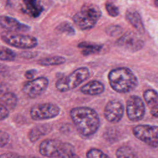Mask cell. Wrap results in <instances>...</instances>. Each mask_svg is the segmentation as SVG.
Wrapping results in <instances>:
<instances>
[{
    "mask_svg": "<svg viewBox=\"0 0 158 158\" xmlns=\"http://www.w3.org/2000/svg\"><path fill=\"white\" fill-rule=\"evenodd\" d=\"M70 116L73 123L80 135L89 137L98 130L101 121L97 112L91 107L78 106L72 108Z\"/></svg>",
    "mask_w": 158,
    "mask_h": 158,
    "instance_id": "1",
    "label": "cell"
},
{
    "mask_svg": "<svg viewBox=\"0 0 158 158\" xmlns=\"http://www.w3.org/2000/svg\"><path fill=\"white\" fill-rule=\"evenodd\" d=\"M107 77L111 88L118 93H129L138 85V78L134 73L125 67L111 70Z\"/></svg>",
    "mask_w": 158,
    "mask_h": 158,
    "instance_id": "2",
    "label": "cell"
},
{
    "mask_svg": "<svg viewBox=\"0 0 158 158\" xmlns=\"http://www.w3.org/2000/svg\"><path fill=\"white\" fill-rule=\"evenodd\" d=\"M101 16V11L95 4L87 3L83 5L80 10L73 17L75 25L81 30L92 28Z\"/></svg>",
    "mask_w": 158,
    "mask_h": 158,
    "instance_id": "3",
    "label": "cell"
},
{
    "mask_svg": "<svg viewBox=\"0 0 158 158\" xmlns=\"http://www.w3.org/2000/svg\"><path fill=\"white\" fill-rule=\"evenodd\" d=\"M90 72L88 67H81L77 69L69 75L59 78L56 83V88L60 92H67L77 88L88 80Z\"/></svg>",
    "mask_w": 158,
    "mask_h": 158,
    "instance_id": "4",
    "label": "cell"
},
{
    "mask_svg": "<svg viewBox=\"0 0 158 158\" xmlns=\"http://www.w3.org/2000/svg\"><path fill=\"white\" fill-rule=\"evenodd\" d=\"M39 152L46 157L58 158L64 154L75 152V148L72 144L59 139H46L40 143Z\"/></svg>",
    "mask_w": 158,
    "mask_h": 158,
    "instance_id": "5",
    "label": "cell"
},
{
    "mask_svg": "<svg viewBox=\"0 0 158 158\" xmlns=\"http://www.w3.org/2000/svg\"><path fill=\"white\" fill-rule=\"evenodd\" d=\"M60 112V107L52 102L38 103L33 105L30 109L31 119L36 121L54 118L57 117Z\"/></svg>",
    "mask_w": 158,
    "mask_h": 158,
    "instance_id": "6",
    "label": "cell"
},
{
    "mask_svg": "<svg viewBox=\"0 0 158 158\" xmlns=\"http://www.w3.org/2000/svg\"><path fill=\"white\" fill-rule=\"evenodd\" d=\"M133 134L146 144L158 148V126L138 125L133 128Z\"/></svg>",
    "mask_w": 158,
    "mask_h": 158,
    "instance_id": "7",
    "label": "cell"
},
{
    "mask_svg": "<svg viewBox=\"0 0 158 158\" xmlns=\"http://www.w3.org/2000/svg\"><path fill=\"white\" fill-rule=\"evenodd\" d=\"M1 39L6 44L20 49H31L38 44L37 39L30 35L7 33L2 35Z\"/></svg>",
    "mask_w": 158,
    "mask_h": 158,
    "instance_id": "8",
    "label": "cell"
},
{
    "mask_svg": "<svg viewBox=\"0 0 158 158\" xmlns=\"http://www.w3.org/2000/svg\"><path fill=\"white\" fill-rule=\"evenodd\" d=\"M49 80L45 77H40L26 82L22 87V92L27 97L35 99L41 96L47 89Z\"/></svg>",
    "mask_w": 158,
    "mask_h": 158,
    "instance_id": "9",
    "label": "cell"
},
{
    "mask_svg": "<svg viewBox=\"0 0 158 158\" xmlns=\"http://www.w3.org/2000/svg\"><path fill=\"white\" fill-rule=\"evenodd\" d=\"M126 112L130 121L141 120L145 114V106L141 98L136 95L130 96L126 103Z\"/></svg>",
    "mask_w": 158,
    "mask_h": 158,
    "instance_id": "10",
    "label": "cell"
},
{
    "mask_svg": "<svg viewBox=\"0 0 158 158\" xmlns=\"http://www.w3.org/2000/svg\"><path fill=\"white\" fill-rule=\"evenodd\" d=\"M103 114L107 122L111 123H117L121 120L123 116V105L118 100H110L106 104Z\"/></svg>",
    "mask_w": 158,
    "mask_h": 158,
    "instance_id": "11",
    "label": "cell"
},
{
    "mask_svg": "<svg viewBox=\"0 0 158 158\" xmlns=\"http://www.w3.org/2000/svg\"><path fill=\"white\" fill-rule=\"evenodd\" d=\"M119 46H122L131 52H136L144 46V42L132 32L125 33L117 42Z\"/></svg>",
    "mask_w": 158,
    "mask_h": 158,
    "instance_id": "12",
    "label": "cell"
},
{
    "mask_svg": "<svg viewBox=\"0 0 158 158\" xmlns=\"http://www.w3.org/2000/svg\"><path fill=\"white\" fill-rule=\"evenodd\" d=\"M0 25L2 28L10 31H27L30 29L29 26L20 23L14 18L8 16L1 17Z\"/></svg>",
    "mask_w": 158,
    "mask_h": 158,
    "instance_id": "13",
    "label": "cell"
},
{
    "mask_svg": "<svg viewBox=\"0 0 158 158\" xmlns=\"http://www.w3.org/2000/svg\"><path fill=\"white\" fill-rule=\"evenodd\" d=\"M52 128V125L48 123L35 126L28 131V138L31 143H35L41 137L50 133Z\"/></svg>",
    "mask_w": 158,
    "mask_h": 158,
    "instance_id": "14",
    "label": "cell"
},
{
    "mask_svg": "<svg viewBox=\"0 0 158 158\" xmlns=\"http://www.w3.org/2000/svg\"><path fill=\"white\" fill-rule=\"evenodd\" d=\"M105 90L104 84L98 80H91L80 88V91L84 94L97 96L102 94Z\"/></svg>",
    "mask_w": 158,
    "mask_h": 158,
    "instance_id": "15",
    "label": "cell"
},
{
    "mask_svg": "<svg viewBox=\"0 0 158 158\" xmlns=\"http://www.w3.org/2000/svg\"><path fill=\"white\" fill-rule=\"evenodd\" d=\"M127 20L140 33L144 32V27L139 14L135 10L128 9L125 14Z\"/></svg>",
    "mask_w": 158,
    "mask_h": 158,
    "instance_id": "16",
    "label": "cell"
},
{
    "mask_svg": "<svg viewBox=\"0 0 158 158\" xmlns=\"http://www.w3.org/2000/svg\"><path fill=\"white\" fill-rule=\"evenodd\" d=\"M23 2L27 13L34 18L38 17L43 11V7L39 0H23Z\"/></svg>",
    "mask_w": 158,
    "mask_h": 158,
    "instance_id": "17",
    "label": "cell"
},
{
    "mask_svg": "<svg viewBox=\"0 0 158 158\" xmlns=\"http://www.w3.org/2000/svg\"><path fill=\"white\" fill-rule=\"evenodd\" d=\"M18 102L17 95L12 92L4 93L1 96V104L4 105L10 110L15 108Z\"/></svg>",
    "mask_w": 158,
    "mask_h": 158,
    "instance_id": "18",
    "label": "cell"
},
{
    "mask_svg": "<svg viewBox=\"0 0 158 158\" xmlns=\"http://www.w3.org/2000/svg\"><path fill=\"white\" fill-rule=\"evenodd\" d=\"M78 47L81 49L83 55L88 56L99 52L102 46L90 42H81L78 44Z\"/></svg>",
    "mask_w": 158,
    "mask_h": 158,
    "instance_id": "19",
    "label": "cell"
},
{
    "mask_svg": "<svg viewBox=\"0 0 158 158\" xmlns=\"http://www.w3.org/2000/svg\"><path fill=\"white\" fill-rule=\"evenodd\" d=\"M65 58L62 56H52L49 57L44 58L38 61V64L43 66H51V65H59L63 64L65 62Z\"/></svg>",
    "mask_w": 158,
    "mask_h": 158,
    "instance_id": "20",
    "label": "cell"
},
{
    "mask_svg": "<svg viewBox=\"0 0 158 158\" xmlns=\"http://www.w3.org/2000/svg\"><path fill=\"white\" fill-rule=\"evenodd\" d=\"M117 158H138L136 152L129 146H122L115 151Z\"/></svg>",
    "mask_w": 158,
    "mask_h": 158,
    "instance_id": "21",
    "label": "cell"
},
{
    "mask_svg": "<svg viewBox=\"0 0 158 158\" xmlns=\"http://www.w3.org/2000/svg\"><path fill=\"white\" fill-rule=\"evenodd\" d=\"M143 98L147 104L152 107L157 102L158 93L154 89H148L144 91L143 93Z\"/></svg>",
    "mask_w": 158,
    "mask_h": 158,
    "instance_id": "22",
    "label": "cell"
},
{
    "mask_svg": "<svg viewBox=\"0 0 158 158\" xmlns=\"http://www.w3.org/2000/svg\"><path fill=\"white\" fill-rule=\"evenodd\" d=\"M15 57L16 54L14 51L8 48L1 46L0 53V59L1 60L12 61L15 59Z\"/></svg>",
    "mask_w": 158,
    "mask_h": 158,
    "instance_id": "23",
    "label": "cell"
},
{
    "mask_svg": "<svg viewBox=\"0 0 158 158\" xmlns=\"http://www.w3.org/2000/svg\"><path fill=\"white\" fill-rule=\"evenodd\" d=\"M86 158H109L107 154L98 148L89 149L86 152Z\"/></svg>",
    "mask_w": 158,
    "mask_h": 158,
    "instance_id": "24",
    "label": "cell"
},
{
    "mask_svg": "<svg viewBox=\"0 0 158 158\" xmlns=\"http://www.w3.org/2000/svg\"><path fill=\"white\" fill-rule=\"evenodd\" d=\"M56 30L59 33H64L69 35L75 34V30L73 27L70 25V23L67 22H63L60 23L58 27L56 28Z\"/></svg>",
    "mask_w": 158,
    "mask_h": 158,
    "instance_id": "25",
    "label": "cell"
},
{
    "mask_svg": "<svg viewBox=\"0 0 158 158\" xmlns=\"http://www.w3.org/2000/svg\"><path fill=\"white\" fill-rule=\"evenodd\" d=\"M106 9L109 15L111 17H117L119 14L118 7L111 2H107L106 3Z\"/></svg>",
    "mask_w": 158,
    "mask_h": 158,
    "instance_id": "26",
    "label": "cell"
},
{
    "mask_svg": "<svg viewBox=\"0 0 158 158\" xmlns=\"http://www.w3.org/2000/svg\"><path fill=\"white\" fill-rule=\"evenodd\" d=\"M122 32V28L118 25H112L108 27L106 29V33L112 36H115Z\"/></svg>",
    "mask_w": 158,
    "mask_h": 158,
    "instance_id": "27",
    "label": "cell"
},
{
    "mask_svg": "<svg viewBox=\"0 0 158 158\" xmlns=\"http://www.w3.org/2000/svg\"><path fill=\"white\" fill-rule=\"evenodd\" d=\"M0 158H38L34 156H22L15 152H6L1 154Z\"/></svg>",
    "mask_w": 158,
    "mask_h": 158,
    "instance_id": "28",
    "label": "cell"
},
{
    "mask_svg": "<svg viewBox=\"0 0 158 158\" xmlns=\"http://www.w3.org/2000/svg\"><path fill=\"white\" fill-rule=\"evenodd\" d=\"M10 136L5 131L1 130L0 131V146L1 148H3L5 146L9 141Z\"/></svg>",
    "mask_w": 158,
    "mask_h": 158,
    "instance_id": "29",
    "label": "cell"
},
{
    "mask_svg": "<svg viewBox=\"0 0 158 158\" xmlns=\"http://www.w3.org/2000/svg\"><path fill=\"white\" fill-rule=\"evenodd\" d=\"M10 110L2 104H0V120L1 121L6 119L9 115Z\"/></svg>",
    "mask_w": 158,
    "mask_h": 158,
    "instance_id": "30",
    "label": "cell"
},
{
    "mask_svg": "<svg viewBox=\"0 0 158 158\" xmlns=\"http://www.w3.org/2000/svg\"><path fill=\"white\" fill-rule=\"evenodd\" d=\"M37 53L35 52H31V51H25L23 52L20 54L21 57L25 58V59H31L36 56Z\"/></svg>",
    "mask_w": 158,
    "mask_h": 158,
    "instance_id": "31",
    "label": "cell"
},
{
    "mask_svg": "<svg viewBox=\"0 0 158 158\" xmlns=\"http://www.w3.org/2000/svg\"><path fill=\"white\" fill-rule=\"evenodd\" d=\"M36 73V70L35 69H30V70H28L25 72L24 75L25 77L27 79H32L35 75Z\"/></svg>",
    "mask_w": 158,
    "mask_h": 158,
    "instance_id": "32",
    "label": "cell"
},
{
    "mask_svg": "<svg viewBox=\"0 0 158 158\" xmlns=\"http://www.w3.org/2000/svg\"><path fill=\"white\" fill-rule=\"evenodd\" d=\"M58 158H80L75 152H71V153H67L64 154Z\"/></svg>",
    "mask_w": 158,
    "mask_h": 158,
    "instance_id": "33",
    "label": "cell"
},
{
    "mask_svg": "<svg viewBox=\"0 0 158 158\" xmlns=\"http://www.w3.org/2000/svg\"><path fill=\"white\" fill-rule=\"evenodd\" d=\"M151 114L154 117L158 118V102H157L154 106L151 107Z\"/></svg>",
    "mask_w": 158,
    "mask_h": 158,
    "instance_id": "34",
    "label": "cell"
},
{
    "mask_svg": "<svg viewBox=\"0 0 158 158\" xmlns=\"http://www.w3.org/2000/svg\"><path fill=\"white\" fill-rule=\"evenodd\" d=\"M154 4H155L157 7H158V0H155V1H154Z\"/></svg>",
    "mask_w": 158,
    "mask_h": 158,
    "instance_id": "35",
    "label": "cell"
}]
</instances>
